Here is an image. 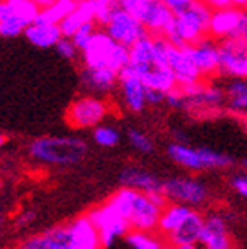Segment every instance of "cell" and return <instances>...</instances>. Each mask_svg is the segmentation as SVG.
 <instances>
[{
	"mask_svg": "<svg viewBox=\"0 0 247 249\" xmlns=\"http://www.w3.org/2000/svg\"><path fill=\"white\" fill-rule=\"evenodd\" d=\"M109 203L127 219L131 230L154 231L161 219V209L152 203L147 193L124 186L109 198Z\"/></svg>",
	"mask_w": 247,
	"mask_h": 249,
	"instance_id": "obj_1",
	"label": "cell"
},
{
	"mask_svg": "<svg viewBox=\"0 0 247 249\" xmlns=\"http://www.w3.org/2000/svg\"><path fill=\"white\" fill-rule=\"evenodd\" d=\"M29 152L39 163L72 166L85 159L88 145L78 136H43L34 140Z\"/></svg>",
	"mask_w": 247,
	"mask_h": 249,
	"instance_id": "obj_2",
	"label": "cell"
},
{
	"mask_svg": "<svg viewBox=\"0 0 247 249\" xmlns=\"http://www.w3.org/2000/svg\"><path fill=\"white\" fill-rule=\"evenodd\" d=\"M80 58L83 67H106L120 74L129 66V48L117 43L105 29H97Z\"/></svg>",
	"mask_w": 247,
	"mask_h": 249,
	"instance_id": "obj_3",
	"label": "cell"
},
{
	"mask_svg": "<svg viewBox=\"0 0 247 249\" xmlns=\"http://www.w3.org/2000/svg\"><path fill=\"white\" fill-rule=\"evenodd\" d=\"M214 7L203 0H194L185 11L175 15V27L166 39L175 46H189L209 37L210 16Z\"/></svg>",
	"mask_w": 247,
	"mask_h": 249,
	"instance_id": "obj_4",
	"label": "cell"
},
{
	"mask_svg": "<svg viewBox=\"0 0 247 249\" xmlns=\"http://www.w3.org/2000/svg\"><path fill=\"white\" fill-rule=\"evenodd\" d=\"M168 156L178 166L191 172H203V170H221L233 164V158L219 150L209 147H191L182 142L168 145Z\"/></svg>",
	"mask_w": 247,
	"mask_h": 249,
	"instance_id": "obj_5",
	"label": "cell"
},
{
	"mask_svg": "<svg viewBox=\"0 0 247 249\" xmlns=\"http://www.w3.org/2000/svg\"><path fill=\"white\" fill-rule=\"evenodd\" d=\"M109 113L108 101L101 96L85 94L74 99L66 111V122L72 129H94L105 122Z\"/></svg>",
	"mask_w": 247,
	"mask_h": 249,
	"instance_id": "obj_6",
	"label": "cell"
},
{
	"mask_svg": "<svg viewBox=\"0 0 247 249\" xmlns=\"http://www.w3.org/2000/svg\"><path fill=\"white\" fill-rule=\"evenodd\" d=\"M87 216L90 217V221L94 223L97 231H99L101 246L103 248H111L115 244V240L131 231L127 219L109 201H106L105 205H101L97 209H94L92 212H88Z\"/></svg>",
	"mask_w": 247,
	"mask_h": 249,
	"instance_id": "obj_7",
	"label": "cell"
},
{
	"mask_svg": "<svg viewBox=\"0 0 247 249\" xmlns=\"http://www.w3.org/2000/svg\"><path fill=\"white\" fill-rule=\"evenodd\" d=\"M101 29H105L117 43L127 46V48H131L134 43H138L140 39L145 37L148 34L145 25L136 16L124 11L122 7L115 11L113 15L109 16L105 27H101Z\"/></svg>",
	"mask_w": 247,
	"mask_h": 249,
	"instance_id": "obj_8",
	"label": "cell"
},
{
	"mask_svg": "<svg viewBox=\"0 0 247 249\" xmlns=\"http://www.w3.org/2000/svg\"><path fill=\"white\" fill-rule=\"evenodd\" d=\"M162 193L168 200L189 207L201 205L209 198L207 186L191 177H171L162 180Z\"/></svg>",
	"mask_w": 247,
	"mask_h": 249,
	"instance_id": "obj_9",
	"label": "cell"
},
{
	"mask_svg": "<svg viewBox=\"0 0 247 249\" xmlns=\"http://www.w3.org/2000/svg\"><path fill=\"white\" fill-rule=\"evenodd\" d=\"M185 48L203 80H212L214 76H217L219 69H221V44L219 41L209 36V37L201 39L196 44H189Z\"/></svg>",
	"mask_w": 247,
	"mask_h": 249,
	"instance_id": "obj_10",
	"label": "cell"
},
{
	"mask_svg": "<svg viewBox=\"0 0 247 249\" xmlns=\"http://www.w3.org/2000/svg\"><path fill=\"white\" fill-rule=\"evenodd\" d=\"M119 90L124 106L131 113H141L147 106V85L133 67L127 66L119 74Z\"/></svg>",
	"mask_w": 247,
	"mask_h": 249,
	"instance_id": "obj_11",
	"label": "cell"
},
{
	"mask_svg": "<svg viewBox=\"0 0 247 249\" xmlns=\"http://www.w3.org/2000/svg\"><path fill=\"white\" fill-rule=\"evenodd\" d=\"M185 94V110L189 108H203V110H214L226 103V92L224 87L212 83L207 80L191 87H180Z\"/></svg>",
	"mask_w": 247,
	"mask_h": 249,
	"instance_id": "obj_12",
	"label": "cell"
},
{
	"mask_svg": "<svg viewBox=\"0 0 247 249\" xmlns=\"http://www.w3.org/2000/svg\"><path fill=\"white\" fill-rule=\"evenodd\" d=\"M168 64L175 74L178 87H191L203 82V76L196 69L194 62L191 60L189 52L185 46H175V44L168 43Z\"/></svg>",
	"mask_w": 247,
	"mask_h": 249,
	"instance_id": "obj_13",
	"label": "cell"
},
{
	"mask_svg": "<svg viewBox=\"0 0 247 249\" xmlns=\"http://www.w3.org/2000/svg\"><path fill=\"white\" fill-rule=\"evenodd\" d=\"M80 83L87 94L108 96L119 87V72L106 67H83L80 72Z\"/></svg>",
	"mask_w": 247,
	"mask_h": 249,
	"instance_id": "obj_14",
	"label": "cell"
},
{
	"mask_svg": "<svg viewBox=\"0 0 247 249\" xmlns=\"http://www.w3.org/2000/svg\"><path fill=\"white\" fill-rule=\"evenodd\" d=\"M244 7L238 5H226V7H215L210 16V30L209 36L215 41H228L233 36L235 29L240 23Z\"/></svg>",
	"mask_w": 247,
	"mask_h": 249,
	"instance_id": "obj_15",
	"label": "cell"
},
{
	"mask_svg": "<svg viewBox=\"0 0 247 249\" xmlns=\"http://www.w3.org/2000/svg\"><path fill=\"white\" fill-rule=\"evenodd\" d=\"M140 21L145 25V29L150 36L166 37L175 27V13L162 0H152L147 11L140 18Z\"/></svg>",
	"mask_w": 247,
	"mask_h": 249,
	"instance_id": "obj_16",
	"label": "cell"
},
{
	"mask_svg": "<svg viewBox=\"0 0 247 249\" xmlns=\"http://www.w3.org/2000/svg\"><path fill=\"white\" fill-rule=\"evenodd\" d=\"M221 69L219 74L226 78L247 80V50L233 41H221Z\"/></svg>",
	"mask_w": 247,
	"mask_h": 249,
	"instance_id": "obj_17",
	"label": "cell"
},
{
	"mask_svg": "<svg viewBox=\"0 0 247 249\" xmlns=\"http://www.w3.org/2000/svg\"><path fill=\"white\" fill-rule=\"evenodd\" d=\"M18 249H72L71 230L69 226H55L29 237Z\"/></svg>",
	"mask_w": 247,
	"mask_h": 249,
	"instance_id": "obj_18",
	"label": "cell"
},
{
	"mask_svg": "<svg viewBox=\"0 0 247 249\" xmlns=\"http://www.w3.org/2000/svg\"><path fill=\"white\" fill-rule=\"evenodd\" d=\"M200 244L203 249H233L231 237L226 228V221L219 214L205 217V228L201 233Z\"/></svg>",
	"mask_w": 247,
	"mask_h": 249,
	"instance_id": "obj_19",
	"label": "cell"
},
{
	"mask_svg": "<svg viewBox=\"0 0 247 249\" xmlns=\"http://www.w3.org/2000/svg\"><path fill=\"white\" fill-rule=\"evenodd\" d=\"M72 249H101V237L88 216L78 217L69 225Z\"/></svg>",
	"mask_w": 247,
	"mask_h": 249,
	"instance_id": "obj_20",
	"label": "cell"
},
{
	"mask_svg": "<svg viewBox=\"0 0 247 249\" xmlns=\"http://www.w3.org/2000/svg\"><path fill=\"white\" fill-rule=\"evenodd\" d=\"M27 41H29L32 46L39 50H50L55 48L57 43L60 41L64 36H62L60 25H53V23H41V21H34L27 27L23 34Z\"/></svg>",
	"mask_w": 247,
	"mask_h": 249,
	"instance_id": "obj_21",
	"label": "cell"
},
{
	"mask_svg": "<svg viewBox=\"0 0 247 249\" xmlns=\"http://www.w3.org/2000/svg\"><path fill=\"white\" fill-rule=\"evenodd\" d=\"M205 228V219L198 212H191L189 217L182 223L175 231L168 235V242L171 246H180V244H198L201 239Z\"/></svg>",
	"mask_w": 247,
	"mask_h": 249,
	"instance_id": "obj_22",
	"label": "cell"
},
{
	"mask_svg": "<svg viewBox=\"0 0 247 249\" xmlns=\"http://www.w3.org/2000/svg\"><path fill=\"white\" fill-rule=\"evenodd\" d=\"M120 182L125 187H133L143 193H154V191H162V180L156 177L154 173L141 170L136 166H129L122 170L120 173Z\"/></svg>",
	"mask_w": 247,
	"mask_h": 249,
	"instance_id": "obj_23",
	"label": "cell"
},
{
	"mask_svg": "<svg viewBox=\"0 0 247 249\" xmlns=\"http://www.w3.org/2000/svg\"><path fill=\"white\" fill-rule=\"evenodd\" d=\"M29 25L30 23L27 21V18L19 11H16L9 2L2 0V5H0V37L13 39L23 36Z\"/></svg>",
	"mask_w": 247,
	"mask_h": 249,
	"instance_id": "obj_24",
	"label": "cell"
},
{
	"mask_svg": "<svg viewBox=\"0 0 247 249\" xmlns=\"http://www.w3.org/2000/svg\"><path fill=\"white\" fill-rule=\"evenodd\" d=\"M95 21V4L94 0H78V5L74 7L71 15L60 21L62 36L72 37L80 27L85 23Z\"/></svg>",
	"mask_w": 247,
	"mask_h": 249,
	"instance_id": "obj_25",
	"label": "cell"
},
{
	"mask_svg": "<svg viewBox=\"0 0 247 249\" xmlns=\"http://www.w3.org/2000/svg\"><path fill=\"white\" fill-rule=\"evenodd\" d=\"M191 212H193V209H189V205H184V203H173V205H168L166 209L161 212V219H159L157 230L168 237L171 231H175L176 228L189 217Z\"/></svg>",
	"mask_w": 247,
	"mask_h": 249,
	"instance_id": "obj_26",
	"label": "cell"
},
{
	"mask_svg": "<svg viewBox=\"0 0 247 249\" xmlns=\"http://www.w3.org/2000/svg\"><path fill=\"white\" fill-rule=\"evenodd\" d=\"M76 5H78V0H57L53 5L41 9V13H39V16H37L35 21L60 25L62 19L71 15Z\"/></svg>",
	"mask_w": 247,
	"mask_h": 249,
	"instance_id": "obj_27",
	"label": "cell"
},
{
	"mask_svg": "<svg viewBox=\"0 0 247 249\" xmlns=\"http://www.w3.org/2000/svg\"><path fill=\"white\" fill-rule=\"evenodd\" d=\"M125 237H127V244L133 249H168V246L154 237L152 231L131 230Z\"/></svg>",
	"mask_w": 247,
	"mask_h": 249,
	"instance_id": "obj_28",
	"label": "cell"
},
{
	"mask_svg": "<svg viewBox=\"0 0 247 249\" xmlns=\"http://www.w3.org/2000/svg\"><path fill=\"white\" fill-rule=\"evenodd\" d=\"M92 138L99 147H105V149H111V147H117L120 143V133L111 125H97V127H94Z\"/></svg>",
	"mask_w": 247,
	"mask_h": 249,
	"instance_id": "obj_29",
	"label": "cell"
},
{
	"mask_svg": "<svg viewBox=\"0 0 247 249\" xmlns=\"http://www.w3.org/2000/svg\"><path fill=\"white\" fill-rule=\"evenodd\" d=\"M127 140H129V145H131L134 150H138V152H141V154L154 152L152 138H150L147 133H143V131L131 127V129H127Z\"/></svg>",
	"mask_w": 247,
	"mask_h": 249,
	"instance_id": "obj_30",
	"label": "cell"
},
{
	"mask_svg": "<svg viewBox=\"0 0 247 249\" xmlns=\"http://www.w3.org/2000/svg\"><path fill=\"white\" fill-rule=\"evenodd\" d=\"M95 4V23L105 27L109 16L119 9V0H94Z\"/></svg>",
	"mask_w": 247,
	"mask_h": 249,
	"instance_id": "obj_31",
	"label": "cell"
},
{
	"mask_svg": "<svg viewBox=\"0 0 247 249\" xmlns=\"http://www.w3.org/2000/svg\"><path fill=\"white\" fill-rule=\"evenodd\" d=\"M55 50H57V53L62 58H66V60H69V62H74V60L81 55L80 48L74 44V41H72L71 37H66V36L58 41Z\"/></svg>",
	"mask_w": 247,
	"mask_h": 249,
	"instance_id": "obj_32",
	"label": "cell"
},
{
	"mask_svg": "<svg viewBox=\"0 0 247 249\" xmlns=\"http://www.w3.org/2000/svg\"><path fill=\"white\" fill-rule=\"evenodd\" d=\"M95 21H90V23H85L83 27H80V29L74 32V36H72V41H74V44H76L78 48H80V52L83 48H85L87 44H88V41L92 39V36H94V32L97 29H95Z\"/></svg>",
	"mask_w": 247,
	"mask_h": 249,
	"instance_id": "obj_33",
	"label": "cell"
},
{
	"mask_svg": "<svg viewBox=\"0 0 247 249\" xmlns=\"http://www.w3.org/2000/svg\"><path fill=\"white\" fill-rule=\"evenodd\" d=\"M152 0H119V7H122L124 11L131 13L136 18H141L143 13L147 11V7L150 5Z\"/></svg>",
	"mask_w": 247,
	"mask_h": 249,
	"instance_id": "obj_34",
	"label": "cell"
},
{
	"mask_svg": "<svg viewBox=\"0 0 247 249\" xmlns=\"http://www.w3.org/2000/svg\"><path fill=\"white\" fill-rule=\"evenodd\" d=\"M228 41H233L235 44H238V46H242V48L247 50V9H244L240 23H238V27L235 29V32H233V36Z\"/></svg>",
	"mask_w": 247,
	"mask_h": 249,
	"instance_id": "obj_35",
	"label": "cell"
},
{
	"mask_svg": "<svg viewBox=\"0 0 247 249\" xmlns=\"http://www.w3.org/2000/svg\"><path fill=\"white\" fill-rule=\"evenodd\" d=\"M170 108H176V110H185V94L180 87H175L173 90L166 92V101H164Z\"/></svg>",
	"mask_w": 247,
	"mask_h": 249,
	"instance_id": "obj_36",
	"label": "cell"
},
{
	"mask_svg": "<svg viewBox=\"0 0 247 249\" xmlns=\"http://www.w3.org/2000/svg\"><path fill=\"white\" fill-rule=\"evenodd\" d=\"M231 187L237 191V195H240L242 198H247V173H240L229 180Z\"/></svg>",
	"mask_w": 247,
	"mask_h": 249,
	"instance_id": "obj_37",
	"label": "cell"
},
{
	"mask_svg": "<svg viewBox=\"0 0 247 249\" xmlns=\"http://www.w3.org/2000/svg\"><path fill=\"white\" fill-rule=\"evenodd\" d=\"M226 103H228V106L233 111H242V113L247 111V90L237 97H229V99H226Z\"/></svg>",
	"mask_w": 247,
	"mask_h": 249,
	"instance_id": "obj_38",
	"label": "cell"
},
{
	"mask_svg": "<svg viewBox=\"0 0 247 249\" xmlns=\"http://www.w3.org/2000/svg\"><path fill=\"white\" fill-rule=\"evenodd\" d=\"M166 101V94L161 90H156V89H148L147 87V105L150 106H159Z\"/></svg>",
	"mask_w": 247,
	"mask_h": 249,
	"instance_id": "obj_39",
	"label": "cell"
},
{
	"mask_svg": "<svg viewBox=\"0 0 247 249\" xmlns=\"http://www.w3.org/2000/svg\"><path fill=\"white\" fill-rule=\"evenodd\" d=\"M162 2H164V4H166L168 7L175 13V15H178V13H182V11L187 9L194 0H162Z\"/></svg>",
	"mask_w": 247,
	"mask_h": 249,
	"instance_id": "obj_40",
	"label": "cell"
},
{
	"mask_svg": "<svg viewBox=\"0 0 247 249\" xmlns=\"http://www.w3.org/2000/svg\"><path fill=\"white\" fill-rule=\"evenodd\" d=\"M34 219H35V214H34V212H25L16 223H18V226H25V225H30V221H34Z\"/></svg>",
	"mask_w": 247,
	"mask_h": 249,
	"instance_id": "obj_41",
	"label": "cell"
},
{
	"mask_svg": "<svg viewBox=\"0 0 247 249\" xmlns=\"http://www.w3.org/2000/svg\"><path fill=\"white\" fill-rule=\"evenodd\" d=\"M203 2H207L209 5H212V7H226V5H231V2L229 0H203Z\"/></svg>",
	"mask_w": 247,
	"mask_h": 249,
	"instance_id": "obj_42",
	"label": "cell"
},
{
	"mask_svg": "<svg viewBox=\"0 0 247 249\" xmlns=\"http://www.w3.org/2000/svg\"><path fill=\"white\" fill-rule=\"evenodd\" d=\"M57 2V0H35V4L41 7V9H44V7H50V5H53Z\"/></svg>",
	"mask_w": 247,
	"mask_h": 249,
	"instance_id": "obj_43",
	"label": "cell"
},
{
	"mask_svg": "<svg viewBox=\"0 0 247 249\" xmlns=\"http://www.w3.org/2000/svg\"><path fill=\"white\" fill-rule=\"evenodd\" d=\"M173 249H198L196 244H180V246H173Z\"/></svg>",
	"mask_w": 247,
	"mask_h": 249,
	"instance_id": "obj_44",
	"label": "cell"
},
{
	"mask_svg": "<svg viewBox=\"0 0 247 249\" xmlns=\"http://www.w3.org/2000/svg\"><path fill=\"white\" fill-rule=\"evenodd\" d=\"M4 143H5V136L4 134H0V147H2Z\"/></svg>",
	"mask_w": 247,
	"mask_h": 249,
	"instance_id": "obj_45",
	"label": "cell"
},
{
	"mask_svg": "<svg viewBox=\"0 0 247 249\" xmlns=\"http://www.w3.org/2000/svg\"><path fill=\"white\" fill-rule=\"evenodd\" d=\"M242 164H244V166H246V168H247V156H246V158H244V161H242Z\"/></svg>",
	"mask_w": 247,
	"mask_h": 249,
	"instance_id": "obj_46",
	"label": "cell"
},
{
	"mask_svg": "<svg viewBox=\"0 0 247 249\" xmlns=\"http://www.w3.org/2000/svg\"><path fill=\"white\" fill-rule=\"evenodd\" d=\"M0 5H2V0H0Z\"/></svg>",
	"mask_w": 247,
	"mask_h": 249,
	"instance_id": "obj_47",
	"label": "cell"
}]
</instances>
